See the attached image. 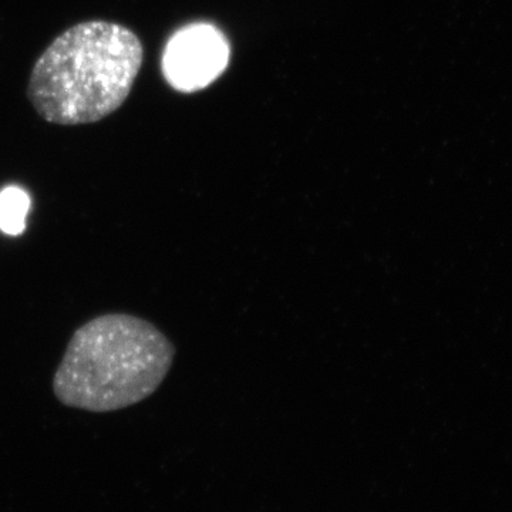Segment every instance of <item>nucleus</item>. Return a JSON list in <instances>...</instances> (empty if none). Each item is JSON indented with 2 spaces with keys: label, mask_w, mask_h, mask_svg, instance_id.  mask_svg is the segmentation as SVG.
<instances>
[{
  "label": "nucleus",
  "mask_w": 512,
  "mask_h": 512,
  "mask_svg": "<svg viewBox=\"0 0 512 512\" xmlns=\"http://www.w3.org/2000/svg\"><path fill=\"white\" fill-rule=\"evenodd\" d=\"M174 356L173 343L153 323L106 313L73 333L53 377V393L72 409L119 412L157 392Z\"/></svg>",
  "instance_id": "nucleus-1"
},
{
  "label": "nucleus",
  "mask_w": 512,
  "mask_h": 512,
  "mask_svg": "<svg viewBox=\"0 0 512 512\" xmlns=\"http://www.w3.org/2000/svg\"><path fill=\"white\" fill-rule=\"evenodd\" d=\"M144 50L133 30L90 20L56 37L30 74L28 97L37 113L60 126L96 123L123 106Z\"/></svg>",
  "instance_id": "nucleus-2"
},
{
  "label": "nucleus",
  "mask_w": 512,
  "mask_h": 512,
  "mask_svg": "<svg viewBox=\"0 0 512 512\" xmlns=\"http://www.w3.org/2000/svg\"><path fill=\"white\" fill-rule=\"evenodd\" d=\"M229 60L224 35L207 23L187 26L165 47L163 73L180 92H197L221 76Z\"/></svg>",
  "instance_id": "nucleus-3"
},
{
  "label": "nucleus",
  "mask_w": 512,
  "mask_h": 512,
  "mask_svg": "<svg viewBox=\"0 0 512 512\" xmlns=\"http://www.w3.org/2000/svg\"><path fill=\"white\" fill-rule=\"evenodd\" d=\"M29 210L28 192L19 187H6L0 192V231L13 237L25 232Z\"/></svg>",
  "instance_id": "nucleus-4"
}]
</instances>
